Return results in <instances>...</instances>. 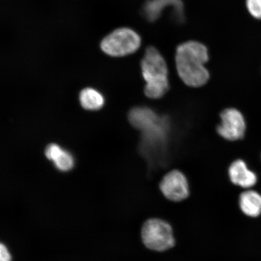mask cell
I'll return each mask as SVG.
<instances>
[{"instance_id": "obj_1", "label": "cell", "mask_w": 261, "mask_h": 261, "mask_svg": "<svg viewBox=\"0 0 261 261\" xmlns=\"http://www.w3.org/2000/svg\"><path fill=\"white\" fill-rule=\"evenodd\" d=\"M208 61L207 48L200 42H186L176 50V69L179 78L189 87L198 88L207 84L210 74L205 64Z\"/></svg>"}, {"instance_id": "obj_2", "label": "cell", "mask_w": 261, "mask_h": 261, "mask_svg": "<svg viewBox=\"0 0 261 261\" xmlns=\"http://www.w3.org/2000/svg\"><path fill=\"white\" fill-rule=\"evenodd\" d=\"M145 95L152 99L165 96L169 89L168 68L164 58L154 47L147 48L141 61Z\"/></svg>"}, {"instance_id": "obj_3", "label": "cell", "mask_w": 261, "mask_h": 261, "mask_svg": "<svg viewBox=\"0 0 261 261\" xmlns=\"http://www.w3.org/2000/svg\"><path fill=\"white\" fill-rule=\"evenodd\" d=\"M141 45V38L129 28H120L111 33L101 42L104 53L113 57H125L135 53Z\"/></svg>"}, {"instance_id": "obj_4", "label": "cell", "mask_w": 261, "mask_h": 261, "mask_svg": "<svg viewBox=\"0 0 261 261\" xmlns=\"http://www.w3.org/2000/svg\"><path fill=\"white\" fill-rule=\"evenodd\" d=\"M142 238L147 248L156 252L167 250L175 244L170 225L165 221L155 218L148 220L143 224Z\"/></svg>"}, {"instance_id": "obj_5", "label": "cell", "mask_w": 261, "mask_h": 261, "mask_svg": "<svg viewBox=\"0 0 261 261\" xmlns=\"http://www.w3.org/2000/svg\"><path fill=\"white\" fill-rule=\"evenodd\" d=\"M221 123L217 132L221 138L229 141L242 139L246 129L244 117L239 110L233 108L225 109L220 114Z\"/></svg>"}, {"instance_id": "obj_6", "label": "cell", "mask_w": 261, "mask_h": 261, "mask_svg": "<svg viewBox=\"0 0 261 261\" xmlns=\"http://www.w3.org/2000/svg\"><path fill=\"white\" fill-rule=\"evenodd\" d=\"M160 189L166 198L172 201L185 200L189 195L187 178L179 170H172L163 178Z\"/></svg>"}, {"instance_id": "obj_7", "label": "cell", "mask_w": 261, "mask_h": 261, "mask_svg": "<svg viewBox=\"0 0 261 261\" xmlns=\"http://www.w3.org/2000/svg\"><path fill=\"white\" fill-rule=\"evenodd\" d=\"M128 120L130 125L142 133L155 132L161 125L158 114L148 107H135L130 110Z\"/></svg>"}, {"instance_id": "obj_8", "label": "cell", "mask_w": 261, "mask_h": 261, "mask_svg": "<svg viewBox=\"0 0 261 261\" xmlns=\"http://www.w3.org/2000/svg\"><path fill=\"white\" fill-rule=\"evenodd\" d=\"M167 7L174 10L176 19L184 21V6L180 0H149L143 7V13L149 21H155Z\"/></svg>"}, {"instance_id": "obj_9", "label": "cell", "mask_w": 261, "mask_h": 261, "mask_svg": "<svg viewBox=\"0 0 261 261\" xmlns=\"http://www.w3.org/2000/svg\"><path fill=\"white\" fill-rule=\"evenodd\" d=\"M228 172L230 181L241 187L249 188L256 182L255 174L247 168L246 163L242 160H237L231 163Z\"/></svg>"}, {"instance_id": "obj_10", "label": "cell", "mask_w": 261, "mask_h": 261, "mask_svg": "<svg viewBox=\"0 0 261 261\" xmlns=\"http://www.w3.org/2000/svg\"><path fill=\"white\" fill-rule=\"evenodd\" d=\"M79 99L82 107L89 111L100 110L105 103L102 94L93 88H86L82 90Z\"/></svg>"}, {"instance_id": "obj_11", "label": "cell", "mask_w": 261, "mask_h": 261, "mask_svg": "<svg viewBox=\"0 0 261 261\" xmlns=\"http://www.w3.org/2000/svg\"><path fill=\"white\" fill-rule=\"evenodd\" d=\"M241 210L248 216L255 217L261 213V196L257 192L249 191L241 195Z\"/></svg>"}, {"instance_id": "obj_12", "label": "cell", "mask_w": 261, "mask_h": 261, "mask_svg": "<svg viewBox=\"0 0 261 261\" xmlns=\"http://www.w3.org/2000/svg\"><path fill=\"white\" fill-rule=\"evenodd\" d=\"M59 171L67 172L72 169L74 165V159L70 152L61 148L51 161Z\"/></svg>"}, {"instance_id": "obj_13", "label": "cell", "mask_w": 261, "mask_h": 261, "mask_svg": "<svg viewBox=\"0 0 261 261\" xmlns=\"http://www.w3.org/2000/svg\"><path fill=\"white\" fill-rule=\"evenodd\" d=\"M246 6L253 18L261 19V0H246Z\"/></svg>"}, {"instance_id": "obj_14", "label": "cell", "mask_w": 261, "mask_h": 261, "mask_svg": "<svg viewBox=\"0 0 261 261\" xmlns=\"http://www.w3.org/2000/svg\"><path fill=\"white\" fill-rule=\"evenodd\" d=\"M0 261H11V256L5 245L0 246Z\"/></svg>"}]
</instances>
